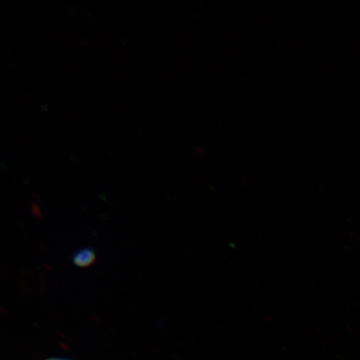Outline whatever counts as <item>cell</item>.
Wrapping results in <instances>:
<instances>
[{"label": "cell", "instance_id": "6da1fadb", "mask_svg": "<svg viewBox=\"0 0 360 360\" xmlns=\"http://www.w3.org/2000/svg\"><path fill=\"white\" fill-rule=\"evenodd\" d=\"M73 263L75 266L85 268L93 264L96 260V254L92 248H84L73 255Z\"/></svg>", "mask_w": 360, "mask_h": 360}, {"label": "cell", "instance_id": "7a4b0ae2", "mask_svg": "<svg viewBox=\"0 0 360 360\" xmlns=\"http://www.w3.org/2000/svg\"><path fill=\"white\" fill-rule=\"evenodd\" d=\"M53 360H56V359H53Z\"/></svg>", "mask_w": 360, "mask_h": 360}]
</instances>
